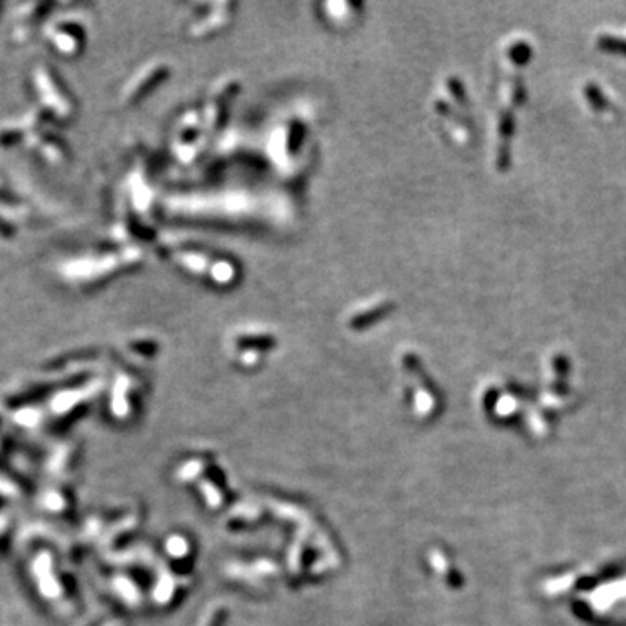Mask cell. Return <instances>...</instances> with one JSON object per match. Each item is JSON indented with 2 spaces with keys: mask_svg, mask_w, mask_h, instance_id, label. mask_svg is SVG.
<instances>
[{
  "mask_svg": "<svg viewBox=\"0 0 626 626\" xmlns=\"http://www.w3.org/2000/svg\"><path fill=\"white\" fill-rule=\"evenodd\" d=\"M176 256L185 270L194 275L209 277V280H213L218 286L235 282L237 267L233 261L225 260V258H213L202 247H191L187 244H181V251H176Z\"/></svg>",
  "mask_w": 626,
  "mask_h": 626,
  "instance_id": "cell-1",
  "label": "cell"
},
{
  "mask_svg": "<svg viewBox=\"0 0 626 626\" xmlns=\"http://www.w3.org/2000/svg\"><path fill=\"white\" fill-rule=\"evenodd\" d=\"M395 308L393 301L385 296H376L364 303L355 304L352 310L348 311L344 317V322L350 329H364V327L373 326L374 322L385 319L390 311Z\"/></svg>",
  "mask_w": 626,
  "mask_h": 626,
  "instance_id": "cell-2",
  "label": "cell"
},
{
  "mask_svg": "<svg viewBox=\"0 0 626 626\" xmlns=\"http://www.w3.org/2000/svg\"><path fill=\"white\" fill-rule=\"evenodd\" d=\"M230 8L231 4H218L216 12H211L209 16H204V18H200L198 21L191 23V35H194V37H205L207 33L211 35L214 30H218L214 21L220 23L221 26L227 25V23L230 21L231 16V12L228 11Z\"/></svg>",
  "mask_w": 626,
  "mask_h": 626,
  "instance_id": "cell-3",
  "label": "cell"
}]
</instances>
